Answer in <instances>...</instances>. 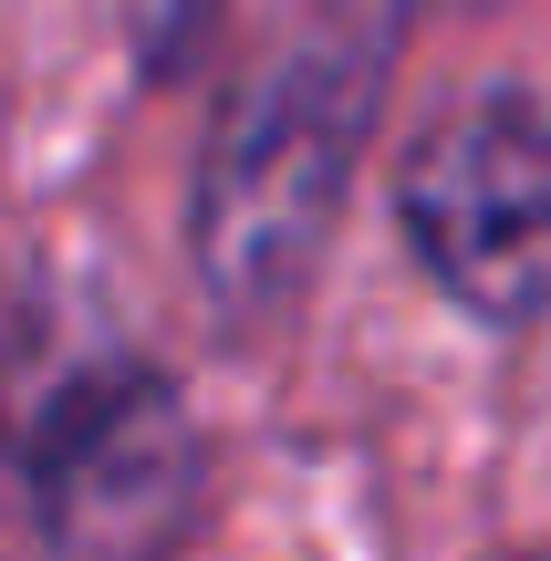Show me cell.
I'll use <instances>...</instances> for the list:
<instances>
[{"label":"cell","instance_id":"6da1fadb","mask_svg":"<svg viewBox=\"0 0 551 561\" xmlns=\"http://www.w3.org/2000/svg\"><path fill=\"white\" fill-rule=\"evenodd\" d=\"M395 42L406 32L386 0L375 11L333 0L219 104L198 146V187H187V261L229 333H271L312 301L354 178H365L375 115H386Z\"/></svg>","mask_w":551,"mask_h":561},{"label":"cell","instance_id":"7a4b0ae2","mask_svg":"<svg viewBox=\"0 0 551 561\" xmlns=\"http://www.w3.org/2000/svg\"><path fill=\"white\" fill-rule=\"evenodd\" d=\"M0 447L53 561H167L198 530V416L177 375L136 343H73L32 385H11Z\"/></svg>","mask_w":551,"mask_h":561},{"label":"cell","instance_id":"3957f363","mask_svg":"<svg viewBox=\"0 0 551 561\" xmlns=\"http://www.w3.org/2000/svg\"><path fill=\"white\" fill-rule=\"evenodd\" d=\"M395 229L416 271L490 333L551 322V104L520 83L448 104L395 167Z\"/></svg>","mask_w":551,"mask_h":561},{"label":"cell","instance_id":"277c9868","mask_svg":"<svg viewBox=\"0 0 551 561\" xmlns=\"http://www.w3.org/2000/svg\"><path fill=\"white\" fill-rule=\"evenodd\" d=\"M395 11V32H416V21H437V11H500V0H386Z\"/></svg>","mask_w":551,"mask_h":561},{"label":"cell","instance_id":"5b68a950","mask_svg":"<svg viewBox=\"0 0 551 561\" xmlns=\"http://www.w3.org/2000/svg\"><path fill=\"white\" fill-rule=\"evenodd\" d=\"M490 561H551V551H490Z\"/></svg>","mask_w":551,"mask_h":561}]
</instances>
